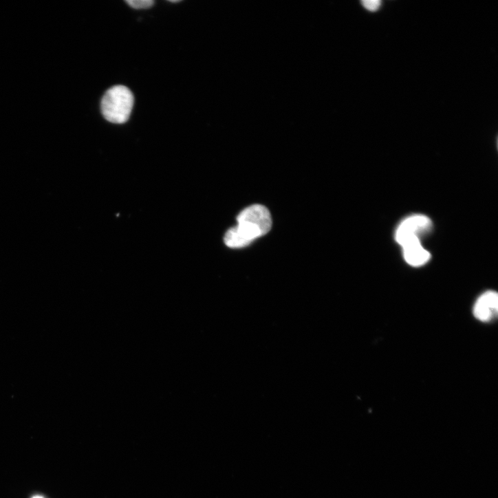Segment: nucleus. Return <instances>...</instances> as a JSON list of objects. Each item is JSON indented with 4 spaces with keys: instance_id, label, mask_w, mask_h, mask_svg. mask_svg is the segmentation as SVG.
Returning a JSON list of instances; mask_svg holds the SVG:
<instances>
[{
    "instance_id": "nucleus-3",
    "label": "nucleus",
    "mask_w": 498,
    "mask_h": 498,
    "mask_svg": "<svg viewBox=\"0 0 498 498\" xmlns=\"http://www.w3.org/2000/svg\"><path fill=\"white\" fill-rule=\"evenodd\" d=\"M431 227L432 221L429 217L421 214L411 215L400 224L395 238L402 246L409 242L420 240L421 236L429 232Z\"/></svg>"
},
{
    "instance_id": "nucleus-1",
    "label": "nucleus",
    "mask_w": 498,
    "mask_h": 498,
    "mask_svg": "<svg viewBox=\"0 0 498 498\" xmlns=\"http://www.w3.org/2000/svg\"><path fill=\"white\" fill-rule=\"evenodd\" d=\"M237 225L226 233L225 244L232 248H243L268 234L272 226L270 210L263 205L255 204L243 210L237 217Z\"/></svg>"
},
{
    "instance_id": "nucleus-7",
    "label": "nucleus",
    "mask_w": 498,
    "mask_h": 498,
    "mask_svg": "<svg viewBox=\"0 0 498 498\" xmlns=\"http://www.w3.org/2000/svg\"><path fill=\"white\" fill-rule=\"evenodd\" d=\"M361 3L366 10L370 12L378 11L382 6L380 0H363Z\"/></svg>"
},
{
    "instance_id": "nucleus-4",
    "label": "nucleus",
    "mask_w": 498,
    "mask_h": 498,
    "mask_svg": "<svg viewBox=\"0 0 498 498\" xmlns=\"http://www.w3.org/2000/svg\"><path fill=\"white\" fill-rule=\"evenodd\" d=\"M498 296L493 291H488L480 296L473 307L475 317L480 321L488 322L497 315Z\"/></svg>"
},
{
    "instance_id": "nucleus-5",
    "label": "nucleus",
    "mask_w": 498,
    "mask_h": 498,
    "mask_svg": "<svg viewBox=\"0 0 498 498\" xmlns=\"http://www.w3.org/2000/svg\"><path fill=\"white\" fill-rule=\"evenodd\" d=\"M405 261L413 267H422L431 259V254L422 246L421 240H415L402 246Z\"/></svg>"
},
{
    "instance_id": "nucleus-9",
    "label": "nucleus",
    "mask_w": 498,
    "mask_h": 498,
    "mask_svg": "<svg viewBox=\"0 0 498 498\" xmlns=\"http://www.w3.org/2000/svg\"><path fill=\"white\" fill-rule=\"evenodd\" d=\"M33 498H43V497L40 495H36V496H34Z\"/></svg>"
},
{
    "instance_id": "nucleus-8",
    "label": "nucleus",
    "mask_w": 498,
    "mask_h": 498,
    "mask_svg": "<svg viewBox=\"0 0 498 498\" xmlns=\"http://www.w3.org/2000/svg\"><path fill=\"white\" fill-rule=\"evenodd\" d=\"M170 2L172 3H180L181 1H180H180H179V0H176V1H174V0H170Z\"/></svg>"
},
{
    "instance_id": "nucleus-6",
    "label": "nucleus",
    "mask_w": 498,
    "mask_h": 498,
    "mask_svg": "<svg viewBox=\"0 0 498 498\" xmlns=\"http://www.w3.org/2000/svg\"><path fill=\"white\" fill-rule=\"evenodd\" d=\"M127 3L136 10H147L155 4L153 0H127Z\"/></svg>"
},
{
    "instance_id": "nucleus-2",
    "label": "nucleus",
    "mask_w": 498,
    "mask_h": 498,
    "mask_svg": "<svg viewBox=\"0 0 498 498\" xmlns=\"http://www.w3.org/2000/svg\"><path fill=\"white\" fill-rule=\"evenodd\" d=\"M133 106V94L127 87L122 85L114 86L108 89L101 101V111L104 118L116 124L127 122Z\"/></svg>"
}]
</instances>
